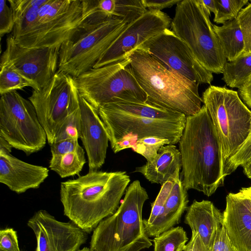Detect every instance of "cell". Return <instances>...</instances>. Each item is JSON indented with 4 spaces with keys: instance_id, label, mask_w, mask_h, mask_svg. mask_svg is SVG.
<instances>
[{
    "instance_id": "1",
    "label": "cell",
    "mask_w": 251,
    "mask_h": 251,
    "mask_svg": "<svg viewBox=\"0 0 251 251\" xmlns=\"http://www.w3.org/2000/svg\"><path fill=\"white\" fill-rule=\"evenodd\" d=\"M115 153L131 149L135 142L147 137H157L178 143L186 116L146 101L145 103L119 102L98 110Z\"/></svg>"
},
{
    "instance_id": "2",
    "label": "cell",
    "mask_w": 251,
    "mask_h": 251,
    "mask_svg": "<svg viewBox=\"0 0 251 251\" xmlns=\"http://www.w3.org/2000/svg\"><path fill=\"white\" fill-rule=\"evenodd\" d=\"M130 181L125 171H89L61 183L60 201L65 216L88 234L113 214Z\"/></svg>"
},
{
    "instance_id": "3",
    "label": "cell",
    "mask_w": 251,
    "mask_h": 251,
    "mask_svg": "<svg viewBox=\"0 0 251 251\" xmlns=\"http://www.w3.org/2000/svg\"><path fill=\"white\" fill-rule=\"evenodd\" d=\"M178 143L185 188L211 196L226 176L221 144L204 105L197 114L186 116Z\"/></svg>"
},
{
    "instance_id": "4",
    "label": "cell",
    "mask_w": 251,
    "mask_h": 251,
    "mask_svg": "<svg viewBox=\"0 0 251 251\" xmlns=\"http://www.w3.org/2000/svg\"><path fill=\"white\" fill-rule=\"evenodd\" d=\"M130 67L147 101L193 116L201 109L199 84L174 72L147 51L138 49L129 55Z\"/></svg>"
},
{
    "instance_id": "5",
    "label": "cell",
    "mask_w": 251,
    "mask_h": 251,
    "mask_svg": "<svg viewBox=\"0 0 251 251\" xmlns=\"http://www.w3.org/2000/svg\"><path fill=\"white\" fill-rule=\"evenodd\" d=\"M149 199L138 180L128 186L116 211L101 221L93 231L91 251H140L152 245L148 236L142 210Z\"/></svg>"
},
{
    "instance_id": "6",
    "label": "cell",
    "mask_w": 251,
    "mask_h": 251,
    "mask_svg": "<svg viewBox=\"0 0 251 251\" xmlns=\"http://www.w3.org/2000/svg\"><path fill=\"white\" fill-rule=\"evenodd\" d=\"M202 100L221 144L226 176L230 158L251 134V111L237 91L225 86L210 85Z\"/></svg>"
},
{
    "instance_id": "7",
    "label": "cell",
    "mask_w": 251,
    "mask_h": 251,
    "mask_svg": "<svg viewBox=\"0 0 251 251\" xmlns=\"http://www.w3.org/2000/svg\"><path fill=\"white\" fill-rule=\"evenodd\" d=\"M201 0H180L172 31L188 46L199 63L212 73L223 74L227 60Z\"/></svg>"
},
{
    "instance_id": "8",
    "label": "cell",
    "mask_w": 251,
    "mask_h": 251,
    "mask_svg": "<svg viewBox=\"0 0 251 251\" xmlns=\"http://www.w3.org/2000/svg\"><path fill=\"white\" fill-rule=\"evenodd\" d=\"M74 79L79 95L97 110L112 103H145L147 100L130 69L128 58L93 68Z\"/></svg>"
},
{
    "instance_id": "9",
    "label": "cell",
    "mask_w": 251,
    "mask_h": 251,
    "mask_svg": "<svg viewBox=\"0 0 251 251\" xmlns=\"http://www.w3.org/2000/svg\"><path fill=\"white\" fill-rule=\"evenodd\" d=\"M128 25L117 18L98 23L84 22L60 47L58 71L75 78L93 68Z\"/></svg>"
},
{
    "instance_id": "10",
    "label": "cell",
    "mask_w": 251,
    "mask_h": 251,
    "mask_svg": "<svg viewBox=\"0 0 251 251\" xmlns=\"http://www.w3.org/2000/svg\"><path fill=\"white\" fill-rule=\"evenodd\" d=\"M82 0H47L24 35L15 39L26 48H58L85 22Z\"/></svg>"
},
{
    "instance_id": "11",
    "label": "cell",
    "mask_w": 251,
    "mask_h": 251,
    "mask_svg": "<svg viewBox=\"0 0 251 251\" xmlns=\"http://www.w3.org/2000/svg\"><path fill=\"white\" fill-rule=\"evenodd\" d=\"M0 96V136L27 155L41 151L47 136L32 103L17 91Z\"/></svg>"
},
{
    "instance_id": "12",
    "label": "cell",
    "mask_w": 251,
    "mask_h": 251,
    "mask_svg": "<svg viewBox=\"0 0 251 251\" xmlns=\"http://www.w3.org/2000/svg\"><path fill=\"white\" fill-rule=\"evenodd\" d=\"M50 145L68 117L79 107V93L73 77L57 71L49 82L28 98Z\"/></svg>"
},
{
    "instance_id": "13",
    "label": "cell",
    "mask_w": 251,
    "mask_h": 251,
    "mask_svg": "<svg viewBox=\"0 0 251 251\" xmlns=\"http://www.w3.org/2000/svg\"><path fill=\"white\" fill-rule=\"evenodd\" d=\"M139 49L192 81L210 84L213 79L212 73L199 63L185 43L169 28L145 42Z\"/></svg>"
},
{
    "instance_id": "14",
    "label": "cell",
    "mask_w": 251,
    "mask_h": 251,
    "mask_svg": "<svg viewBox=\"0 0 251 251\" xmlns=\"http://www.w3.org/2000/svg\"><path fill=\"white\" fill-rule=\"evenodd\" d=\"M172 20L159 10H147L130 24L120 34L95 65L103 66L128 58L145 42L171 26Z\"/></svg>"
},
{
    "instance_id": "15",
    "label": "cell",
    "mask_w": 251,
    "mask_h": 251,
    "mask_svg": "<svg viewBox=\"0 0 251 251\" xmlns=\"http://www.w3.org/2000/svg\"><path fill=\"white\" fill-rule=\"evenodd\" d=\"M27 225L36 237L35 251H77L88 238V233L72 221H59L45 210L36 212Z\"/></svg>"
},
{
    "instance_id": "16",
    "label": "cell",
    "mask_w": 251,
    "mask_h": 251,
    "mask_svg": "<svg viewBox=\"0 0 251 251\" xmlns=\"http://www.w3.org/2000/svg\"><path fill=\"white\" fill-rule=\"evenodd\" d=\"M58 48H26L17 43L12 35L7 37L2 54L39 89L44 87L58 70Z\"/></svg>"
},
{
    "instance_id": "17",
    "label": "cell",
    "mask_w": 251,
    "mask_h": 251,
    "mask_svg": "<svg viewBox=\"0 0 251 251\" xmlns=\"http://www.w3.org/2000/svg\"><path fill=\"white\" fill-rule=\"evenodd\" d=\"M81 124L79 138L88 159L89 171H96L105 162L109 139L98 110L79 95Z\"/></svg>"
},
{
    "instance_id": "18",
    "label": "cell",
    "mask_w": 251,
    "mask_h": 251,
    "mask_svg": "<svg viewBox=\"0 0 251 251\" xmlns=\"http://www.w3.org/2000/svg\"><path fill=\"white\" fill-rule=\"evenodd\" d=\"M223 226L232 245L239 251H251V204L245 188L226 197Z\"/></svg>"
},
{
    "instance_id": "19",
    "label": "cell",
    "mask_w": 251,
    "mask_h": 251,
    "mask_svg": "<svg viewBox=\"0 0 251 251\" xmlns=\"http://www.w3.org/2000/svg\"><path fill=\"white\" fill-rule=\"evenodd\" d=\"M49 172L45 167L29 164L10 153L0 151V182L18 194L39 188Z\"/></svg>"
},
{
    "instance_id": "20",
    "label": "cell",
    "mask_w": 251,
    "mask_h": 251,
    "mask_svg": "<svg viewBox=\"0 0 251 251\" xmlns=\"http://www.w3.org/2000/svg\"><path fill=\"white\" fill-rule=\"evenodd\" d=\"M184 222L198 232L210 251L217 233L223 226V213L209 201L194 200L186 210Z\"/></svg>"
},
{
    "instance_id": "21",
    "label": "cell",
    "mask_w": 251,
    "mask_h": 251,
    "mask_svg": "<svg viewBox=\"0 0 251 251\" xmlns=\"http://www.w3.org/2000/svg\"><path fill=\"white\" fill-rule=\"evenodd\" d=\"M189 202L187 190L180 176L175 179L163 209L155 221L146 228L149 237H155L180 223Z\"/></svg>"
},
{
    "instance_id": "22",
    "label": "cell",
    "mask_w": 251,
    "mask_h": 251,
    "mask_svg": "<svg viewBox=\"0 0 251 251\" xmlns=\"http://www.w3.org/2000/svg\"><path fill=\"white\" fill-rule=\"evenodd\" d=\"M182 167L181 155L175 145L162 147L151 162H147L135 168V172L142 174L152 183L163 185L172 178L179 176Z\"/></svg>"
},
{
    "instance_id": "23",
    "label": "cell",
    "mask_w": 251,
    "mask_h": 251,
    "mask_svg": "<svg viewBox=\"0 0 251 251\" xmlns=\"http://www.w3.org/2000/svg\"><path fill=\"white\" fill-rule=\"evenodd\" d=\"M90 4L95 15L123 19L129 25L147 10L139 0H90Z\"/></svg>"
},
{
    "instance_id": "24",
    "label": "cell",
    "mask_w": 251,
    "mask_h": 251,
    "mask_svg": "<svg viewBox=\"0 0 251 251\" xmlns=\"http://www.w3.org/2000/svg\"><path fill=\"white\" fill-rule=\"evenodd\" d=\"M213 29L228 61L236 59L244 50L243 36L237 19L226 22L221 26L213 25Z\"/></svg>"
},
{
    "instance_id": "25",
    "label": "cell",
    "mask_w": 251,
    "mask_h": 251,
    "mask_svg": "<svg viewBox=\"0 0 251 251\" xmlns=\"http://www.w3.org/2000/svg\"><path fill=\"white\" fill-rule=\"evenodd\" d=\"M47 0H8L12 11L14 27L12 36L15 39L24 35L35 22L41 6Z\"/></svg>"
},
{
    "instance_id": "26",
    "label": "cell",
    "mask_w": 251,
    "mask_h": 251,
    "mask_svg": "<svg viewBox=\"0 0 251 251\" xmlns=\"http://www.w3.org/2000/svg\"><path fill=\"white\" fill-rule=\"evenodd\" d=\"M38 90L37 85L22 75L5 56L1 55L0 65V94L17 91L25 87Z\"/></svg>"
},
{
    "instance_id": "27",
    "label": "cell",
    "mask_w": 251,
    "mask_h": 251,
    "mask_svg": "<svg viewBox=\"0 0 251 251\" xmlns=\"http://www.w3.org/2000/svg\"><path fill=\"white\" fill-rule=\"evenodd\" d=\"M86 162L85 152L80 146L74 151L52 155L49 167L61 177L65 178L79 174Z\"/></svg>"
},
{
    "instance_id": "28",
    "label": "cell",
    "mask_w": 251,
    "mask_h": 251,
    "mask_svg": "<svg viewBox=\"0 0 251 251\" xmlns=\"http://www.w3.org/2000/svg\"><path fill=\"white\" fill-rule=\"evenodd\" d=\"M222 79L231 88L242 87L251 76V53L242 54L233 61L226 62Z\"/></svg>"
},
{
    "instance_id": "29",
    "label": "cell",
    "mask_w": 251,
    "mask_h": 251,
    "mask_svg": "<svg viewBox=\"0 0 251 251\" xmlns=\"http://www.w3.org/2000/svg\"><path fill=\"white\" fill-rule=\"evenodd\" d=\"M188 240L182 227H173L154 237L153 251H183Z\"/></svg>"
},
{
    "instance_id": "30",
    "label": "cell",
    "mask_w": 251,
    "mask_h": 251,
    "mask_svg": "<svg viewBox=\"0 0 251 251\" xmlns=\"http://www.w3.org/2000/svg\"><path fill=\"white\" fill-rule=\"evenodd\" d=\"M217 12L213 21L224 24L236 19L243 6L249 3L248 0H215Z\"/></svg>"
},
{
    "instance_id": "31",
    "label": "cell",
    "mask_w": 251,
    "mask_h": 251,
    "mask_svg": "<svg viewBox=\"0 0 251 251\" xmlns=\"http://www.w3.org/2000/svg\"><path fill=\"white\" fill-rule=\"evenodd\" d=\"M171 144L169 140L157 137H147L137 140L131 149L144 156L147 162H152L163 146Z\"/></svg>"
},
{
    "instance_id": "32",
    "label": "cell",
    "mask_w": 251,
    "mask_h": 251,
    "mask_svg": "<svg viewBox=\"0 0 251 251\" xmlns=\"http://www.w3.org/2000/svg\"><path fill=\"white\" fill-rule=\"evenodd\" d=\"M176 178H171L161 185L156 198L151 203V209L149 218L144 220L145 228L151 226L159 215L171 191Z\"/></svg>"
},
{
    "instance_id": "33",
    "label": "cell",
    "mask_w": 251,
    "mask_h": 251,
    "mask_svg": "<svg viewBox=\"0 0 251 251\" xmlns=\"http://www.w3.org/2000/svg\"><path fill=\"white\" fill-rule=\"evenodd\" d=\"M80 124V111L79 107L68 117L58 133L54 143L71 138L77 137L79 139Z\"/></svg>"
},
{
    "instance_id": "34",
    "label": "cell",
    "mask_w": 251,
    "mask_h": 251,
    "mask_svg": "<svg viewBox=\"0 0 251 251\" xmlns=\"http://www.w3.org/2000/svg\"><path fill=\"white\" fill-rule=\"evenodd\" d=\"M236 19L244 38L245 46L242 54L251 53V1L241 10Z\"/></svg>"
},
{
    "instance_id": "35",
    "label": "cell",
    "mask_w": 251,
    "mask_h": 251,
    "mask_svg": "<svg viewBox=\"0 0 251 251\" xmlns=\"http://www.w3.org/2000/svg\"><path fill=\"white\" fill-rule=\"evenodd\" d=\"M251 162V134L230 158L227 169L226 176L231 174L239 166H242Z\"/></svg>"
},
{
    "instance_id": "36",
    "label": "cell",
    "mask_w": 251,
    "mask_h": 251,
    "mask_svg": "<svg viewBox=\"0 0 251 251\" xmlns=\"http://www.w3.org/2000/svg\"><path fill=\"white\" fill-rule=\"evenodd\" d=\"M6 0H0V35L1 37L13 31L14 20L12 11Z\"/></svg>"
},
{
    "instance_id": "37",
    "label": "cell",
    "mask_w": 251,
    "mask_h": 251,
    "mask_svg": "<svg viewBox=\"0 0 251 251\" xmlns=\"http://www.w3.org/2000/svg\"><path fill=\"white\" fill-rule=\"evenodd\" d=\"M0 249L5 251H21L17 231L13 228L6 227L0 230Z\"/></svg>"
},
{
    "instance_id": "38",
    "label": "cell",
    "mask_w": 251,
    "mask_h": 251,
    "mask_svg": "<svg viewBox=\"0 0 251 251\" xmlns=\"http://www.w3.org/2000/svg\"><path fill=\"white\" fill-rule=\"evenodd\" d=\"M77 137L64 139L50 145L52 155H63L76 151L80 146Z\"/></svg>"
},
{
    "instance_id": "39",
    "label": "cell",
    "mask_w": 251,
    "mask_h": 251,
    "mask_svg": "<svg viewBox=\"0 0 251 251\" xmlns=\"http://www.w3.org/2000/svg\"><path fill=\"white\" fill-rule=\"evenodd\" d=\"M210 251H239L229 241L224 226L218 230Z\"/></svg>"
},
{
    "instance_id": "40",
    "label": "cell",
    "mask_w": 251,
    "mask_h": 251,
    "mask_svg": "<svg viewBox=\"0 0 251 251\" xmlns=\"http://www.w3.org/2000/svg\"><path fill=\"white\" fill-rule=\"evenodd\" d=\"M180 0H141L143 5L148 10H161L171 7L179 2Z\"/></svg>"
},
{
    "instance_id": "41",
    "label": "cell",
    "mask_w": 251,
    "mask_h": 251,
    "mask_svg": "<svg viewBox=\"0 0 251 251\" xmlns=\"http://www.w3.org/2000/svg\"><path fill=\"white\" fill-rule=\"evenodd\" d=\"M183 251H209L202 241L199 233L192 231L190 240L186 244Z\"/></svg>"
},
{
    "instance_id": "42",
    "label": "cell",
    "mask_w": 251,
    "mask_h": 251,
    "mask_svg": "<svg viewBox=\"0 0 251 251\" xmlns=\"http://www.w3.org/2000/svg\"><path fill=\"white\" fill-rule=\"evenodd\" d=\"M238 93L243 102L251 108V76L238 89Z\"/></svg>"
},
{
    "instance_id": "43",
    "label": "cell",
    "mask_w": 251,
    "mask_h": 251,
    "mask_svg": "<svg viewBox=\"0 0 251 251\" xmlns=\"http://www.w3.org/2000/svg\"><path fill=\"white\" fill-rule=\"evenodd\" d=\"M201 1L203 5L204 6V7L206 8V9L208 10L209 12H210V13L211 12H212L214 14V15L216 13L217 7L215 0H201Z\"/></svg>"
},
{
    "instance_id": "44",
    "label": "cell",
    "mask_w": 251,
    "mask_h": 251,
    "mask_svg": "<svg viewBox=\"0 0 251 251\" xmlns=\"http://www.w3.org/2000/svg\"><path fill=\"white\" fill-rule=\"evenodd\" d=\"M12 147L1 136H0V151L11 153Z\"/></svg>"
},
{
    "instance_id": "45",
    "label": "cell",
    "mask_w": 251,
    "mask_h": 251,
    "mask_svg": "<svg viewBox=\"0 0 251 251\" xmlns=\"http://www.w3.org/2000/svg\"><path fill=\"white\" fill-rule=\"evenodd\" d=\"M245 175L251 179V162L242 166Z\"/></svg>"
},
{
    "instance_id": "46",
    "label": "cell",
    "mask_w": 251,
    "mask_h": 251,
    "mask_svg": "<svg viewBox=\"0 0 251 251\" xmlns=\"http://www.w3.org/2000/svg\"><path fill=\"white\" fill-rule=\"evenodd\" d=\"M247 194L249 198L251 204V186L249 187H245Z\"/></svg>"
},
{
    "instance_id": "47",
    "label": "cell",
    "mask_w": 251,
    "mask_h": 251,
    "mask_svg": "<svg viewBox=\"0 0 251 251\" xmlns=\"http://www.w3.org/2000/svg\"><path fill=\"white\" fill-rule=\"evenodd\" d=\"M77 251H91L89 248L84 247L82 249H80Z\"/></svg>"
},
{
    "instance_id": "48",
    "label": "cell",
    "mask_w": 251,
    "mask_h": 251,
    "mask_svg": "<svg viewBox=\"0 0 251 251\" xmlns=\"http://www.w3.org/2000/svg\"><path fill=\"white\" fill-rule=\"evenodd\" d=\"M0 251H4V250H3L2 249H0Z\"/></svg>"
}]
</instances>
